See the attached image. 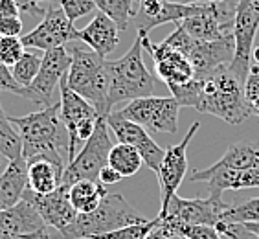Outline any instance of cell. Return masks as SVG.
<instances>
[{
    "label": "cell",
    "mask_w": 259,
    "mask_h": 239,
    "mask_svg": "<svg viewBox=\"0 0 259 239\" xmlns=\"http://www.w3.org/2000/svg\"><path fill=\"white\" fill-rule=\"evenodd\" d=\"M169 90L180 107H191L202 114L217 116L230 125H239L252 116L244 98V83L232 74L228 65L209 74L195 75L188 85Z\"/></svg>",
    "instance_id": "1"
},
{
    "label": "cell",
    "mask_w": 259,
    "mask_h": 239,
    "mask_svg": "<svg viewBox=\"0 0 259 239\" xmlns=\"http://www.w3.org/2000/svg\"><path fill=\"white\" fill-rule=\"evenodd\" d=\"M22 142L26 164L45 158L65 170L68 166V133L59 116V101L26 116H8Z\"/></svg>",
    "instance_id": "2"
},
{
    "label": "cell",
    "mask_w": 259,
    "mask_h": 239,
    "mask_svg": "<svg viewBox=\"0 0 259 239\" xmlns=\"http://www.w3.org/2000/svg\"><path fill=\"white\" fill-rule=\"evenodd\" d=\"M72 63L66 74V85L83 100L89 101L98 114L107 118L109 109V87L110 77L107 70V59L92 52L87 45L70 43L66 45Z\"/></svg>",
    "instance_id": "3"
},
{
    "label": "cell",
    "mask_w": 259,
    "mask_h": 239,
    "mask_svg": "<svg viewBox=\"0 0 259 239\" xmlns=\"http://www.w3.org/2000/svg\"><path fill=\"white\" fill-rule=\"evenodd\" d=\"M144 46L142 35H136L131 50L116 61H107L110 87H109V109L121 101H135L140 98L153 96L155 92V75L151 74L144 63Z\"/></svg>",
    "instance_id": "4"
},
{
    "label": "cell",
    "mask_w": 259,
    "mask_h": 239,
    "mask_svg": "<svg viewBox=\"0 0 259 239\" xmlns=\"http://www.w3.org/2000/svg\"><path fill=\"white\" fill-rule=\"evenodd\" d=\"M142 223H147V219L123 195L109 193L92 214H77L72 226L61 234V239L94 237V235L107 234V232L123 228V226Z\"/></svg>",
    "instance_id": "5"
},
{
    "label": "cell",
    "mask_w": 259,
    "mask_h": 239,
    "mask_svg": "<svg viewBox=\"0 0 259 239\" xmlns=\"http://www.w3.org/2000/svg\"><path fill=\"white\" fill-rule=\"evenodd\" d=\"M165 46L179 50L190 61L195 70V75H204L213 70L226 66L234 59V33L226 35L219 41H199L193 39L180 24H177V30L162 41Z\"/></svg>",
    "instance_id": "6"
},
{
    "label": "cell",
    "mask_w": 259,
    "mask_h": 239,
    "mask_svg": "<svg viewBox=\"0 0 259 239\" xmlns=\"http://www.w3.org/2000/svg\"><path fill=\"white\" fill-rule=\"evenodd\" d=\"M112 149L109 125L107 120L100 118L96 125L94 135L85 142V145L77 151L75 158L63 171L61 184L72 186L79 180H98V175L105 166H109V153Z\"/></svg>",
    "instance_id": "7"
},
{
    "label": "cell",
    "mask_w": 259,
    "mask_h": 239,
    "mask_svg": "<svg viewBox=\"0 0 259 239\" xmlns=\"http://www.w3.org/2000/svg\"><path fill=\"white\" fill-rule=\"evenodd\" d=\"M179 110L180 105L173 96L169 98L147 96V98L129 101L120 110V114L142 125L144 129L151 131V133L175 135L179 131Z\"/></svg>",
    "instance_id": "8"
},
{
    "label": "cell",
    "mask_w": 259,
    "mask_h": 239,
    "mask_svg": "<svg viewBox=\"0 0 259 239\" xmlns=\"http://www.w3.org/2000/svg\"><path fill=\"white\" fill-rule=\"evenodd\" d=\"M226 205L223 197H211L206 199H184L179 193L173 195L169 206L164 214L158 215V219L165 226H177V224H206V226H217L221 221H225Z\"/></svg>",
    "instance_id": "9"
},
{
    "label": "cell",
    "mask_w": 259,
    "mask_h": 239,
    "mask_svg": "<svg viewBox=\"0 0 259 239\" xmlns=\"http://www.w3.org/2000/svg\"><path fill=\"white\" fill-rule=\"evenodd\" d=\"M259 30V8L254 4V0H239L235 10L234 20V59L230 63L232 74L239 81H246L252 66V50H254L255 33Z\"/></svg>",
    "instance_id": "10"
},
{
    "label": "cell",
    "mask_w": 259,
    "mask_h": 239,
    "mask_svg": "<svg viewBox=\"0 0 259 239\" xmlns=\"http://www.w3.org/2000/svg\"><path fill=\"white\" fill-rule=\"evenodd\" d=\"M200 129L199 122H193L190 131L186 133L184 140L177 145H167L164 153V158L160 162V168L156 171L160 182V212L162 215L169 206V201L173 199V195H177L180 184L186 177L188 171V147H190L191 140L197 135V131Z\"/></svg>",
    "instance_id": "11"
},
{
    "label": "cell",
    "mask_w": 259,
    "mask_h": 239,
    "mask_svg": "<svg viewBox=\"0 0 259 239\" xmlns=\"http://www.w3.org/2000/svg\"><path fill=\"white\" fill-rule=\"evenodd\" d=\"M20 41L28 50L48 52L54 50V48L66 46L79 39H77V30L66 19L61 6L52 4L46 11V15L42 17V20L35 26L33 30L28 31L24 37H20Z\"/></svg>",
    "instance_id": "12"
},
{
    "label": "cell",
    "mask_w": 259,
    "mask_h": 239,
    "mask_svg": "<svg viewBox=\"0 0 259 239\" xmlns=\"http://www.w3.org/2000/svg\"><path fill=\"white\" fill-rule=\"evenodd\" d=\"M70 63H72V57H70L66 46L45 52L39 74L33 79V83L28 89H24L26 100L42 105V107H50L55 87L68 74Z\"/></svg>",
    "instance_id": "13"
},
{
    "label": "cell",
    "mask_w": 259,
    "mask_h": 239,
    "mask_svg": "<svg viewBox=\"0 0 259 239\" xmlns=\"http://www.w3.org/2000/svg\"><path fill=\"white\" fill-rule=\"evenodd\" d=\"M138 33L142 35L144 52H147L155 61L156 75L167 85V89L188 85L190 81L195 79L193 66L179 50L165 46L164 43H158V45L151 43L149 33H145V31L138 30Z\"/></svg>",
    "instance_id": "14"
},
{
    "label": "cell",
    "mask_w": 259,
    "mask_h": 239,
    "mask_svg": "<svg viewBox=\"0 0 259 239\" xmlns=\"http://www.w3.org/2000/svg\"><path fill=\"white\" fill-rule=\"evenodd\" d=\"M107 125L109 129H112V133L116 135V138L120 140L121 144L133 145L140 154H142V160L144 164L149 168L151 171H158L160 162L164 158L165 151L156 144L155 140L151 138L149 131L144 129L142 125L131 122V120L123 118L120 114V110H112L109 116H107Z\"/></svg>",
    "instance_id": "15"
},
{
    "label": "cell",
    "mask_w": 259,
    "mask_h": 239,
    "mask_svg": "<svg viewBox=\"0 0 259 239\" xmlns=\"http://www.w3.org/2000/svg\"><path fill=\"white\" fill-rule=\"evenodd\" d=\"M61 89V100H59V116L61 122L65 125L66 133H68V164L75 158L77 154V131L89 122H96L101 118L98 110L92 107L87 100H83L79 94H75L74 90H70L66 85V75L59 83Z\"/></svg>",
    "instance_id": "16"
},
{
    "label": "cell",
    "mask_w": 259,
    "mask_h": 239,
    "mask_svg": "<svg viewBox=\"0 0 259 239\" xmlns=\"http://www.w3.org/2000/svg\"><path fill=\"white\" fill-rule=\"evenodd\" d=\"M68 184H61L59 188L48 195H37L30 188H26L22 199L28 201L39 212L46 226L55 228L59 234H63L66 228L72 226V223L77 217V212L74 210L68 197Z\"/></svg>",
    "instance_id": "17"
},
{
    "label": "cell",
    "mask_w": 259,
    "mask_h": 239,
    "mask_svg": "<svg viewBox=\"0 0 259 239\" xmlns=\"http://www.w3.org/2000/svg\"><path fill=\"white\" fill-rule=\"evenodd\" d=\"M191 182H208V191L211 197H223L226 189H250L259 188V168L252 170H232L213 164L206 170H197L191 173Z\"/></svg>",
    "instance_id": "18"
},
{
    "label": "cell",
    "mask_w": 259,
    "mask_h": 239,
    "mask_svg": "<svg viewBox=\"0 0 259 239\" xmlns=\"http://www.w3.org/2000/svg\"><path fill=\"white\" fill-rule=\"evenodd\" d=\"M77 39L87 45L92 52L107 59V55L118 48L120 43V30L112 19H109L103 13H96L94 19L90 20L85 28L77 30Z\"/></svg>",
    "instance_id": "19"
},
{
    "label": "cell",
    "mask_w": 259,
    "mask_h": 239,
    "mask_svg": "<svg viewBox=\"0 0 259 239\" xmlns=\"http://www.w3.org/2000/svg\"><path fill=\"white\" fill-rule=\"evenodd\" d=\"M0 228L13 235H39L48 232L39 212L28 201H20L8 210H0Z\"/></svg>",
    "instance_id": "20"
},
{
    "label": "cell",
    "mask_w": 259,
    "mask_h": 239,
    "mask_svg": "<svg viewBox=\"0 0 259 239\" xmlns=\"http://www.w3.org/2000/svg\"><path fill=\"white\" fill-rule=\"evenodd\" d=\"M28 188V164L22 156L10 160L4 173L0 175V210H8L22 201Z\"/></svg>",
    "instance_id": "21"
},
{
    "label": "cell",
    "mask_w": 259,
    "mask_h": 239,
    "mask_svg": "<svg viewBox=\"0 0 259 239\" xmlns=\"http://www.w3.org/2000/svg\"><path fill=\"white\" fill-rule=\"evenodd\" d=\"M63 168L50 160L39 158L28 164V188L37 195H48L63 182Z\"/></svg>",
    "instance_id": "22"
},
{
    "label": "cell",
    "mask_w": 259,
    "mask_h": 239,
    "mask_svg": "<svg viewBox=\"0 0 259 239\" xmlns=\"http://www.w3.org/2000/svg\"><path fill=\"white\" fill-rule=\"evenodd\" d=\"M107 195V186L101 184L100 180H79L68 189L70 203L77 214H92Z\"/></svg>",
    "instance_id": "23"
},
{
    "label": "cell",
    "mask_w": 259,
    "mask_h": 239,
    "mask_svg": "<svg viewBox=\"0 0 259 239\" xmlns=\"http://www.w3.org/2000/svg\"><path fill=\"white\" fill-rule=\"evenodd\" d=\"M215 164L232 170H252L259 168V142L257 140H239L226 149Z\"/></svg>",
    "instance_id": "24"
},
{
    "label": "cell",
    "mask_w": 259,
    "mask_h": 239,
    "mask_svg": "<svg viewBox=\"0 0 259 239\" xmlns=\"http://www.w3.org/2000/svg\"><path fill=\"white\" fill-rule=\"evenodd\" d=\"M142 164H144L142 154H140L133 145L121 144V142L112 145V149H110V153H109V166L114 171H118L123 179L138 173Z\"/></svg>",
    "instance_id": "25"
},
{
    "label": "cell",
    "mask_w": 259,
    "mask_h": 239,
    "mask_svg": "<svg viewBox=\"0 0 259 239\" xmlns=\"http://www.w3.org/2000/svg\"><path fill=\"white\" fill-rule=\"evenodd\" d=\"M0 154H4L8 160H15L22 156V142L19 133L11 125L10 118L6 116L2 103H0Z\"/></svg>",
    "instance_id": "26"
},
{
    "label": "cell",
    "mask_w": 259,
    "mask_h": 239,
    "mask_svg": "<svg viewBox=\"0 0 259 239\" xmlns=\"http://www.w3.org/2000/svg\"><path fill=\"white\" fill-rule=\"evenodd\" d=\"M40 63H42V57L39 54H35L33 50H26L24 55L17 61V65L11 68V75H13L17 85H20L22 89H28L39 74Z\"/></svg>",
    "instance_id": "27"
},
{
    "label": "cell",
    "mask_w": 259,
    "mask_h": 239,
    "mask_svg": "<svg viewBox=\"0 0 259 239\" xmlns=\"http://www.w3.org/2000/svg\"><path fill=\"white\" fill-rule=\"evenodd\" d=\"M96 8L112 19L118 26V30L125 31L133 19V0H94Z\"/></svg>",
    "instance_id": "28"
},
{
    "label": "cell",
    "mask_w": 259,
    "mask_h": 239,
    "mask_svg": "<svg viewBox=\"0 0 259 239\" xmlns=\"http://www.w3.org/2000/svg\"><path fill=\"white\" fill-rule=\"evenodd\" d=\"M225 221L239 224L259 223V197H252L237 206H230L225 214Z\"/></svg>",
    "instance_id": "29"
},
{
    "label": "cell",
    "mask_w": 259,
    "mask_h": 239,
    "mask_svg": "<svg viewBox=\"0 0 259 239\" xmlns=\"http://www.w3.org/2000/svg\"><path fill=\"white\" fill-rule=\"evenodd\" d=\"M160 224V219H151L147 223L142 224H131V226H123V228L112 230L107 234L94 235L92 239H145Z\"/></svg>",
    "instance_id": "30"
},
{
    "label": "cell",
    "mask_w": 259,
    "mask_h": 239,
    "mask_svg": "<svg viewBox=\"0 0 259 239\" xmlns=\"http://www.w3.org/2000/svg\"><path fill=\"white\" fill-rule=\"evenodd\" d=\"M160 226L167 228L173 234V237H186V239H223L221 234L213 226L206 224H177V226H165L160 223Z\"/></svg>",
    "instance_id": "31"
},
{
    "label": "cell",
    "mask_w": 259,
    "mask_h": 239,
    "mask_svg": "<svg viewBox=\"0 0 259 239\" xmlns=\"http://www.w3.org/2000/svg\"><path fill=\"white\" fill-rule=\"evenodd\" d=\"M24 52L26 48L20 37H0V63L4 66L13 68Z\"/></svg>",
    "instance_id": "32"
},
{
    "label": "cell",
    "mask_w": 259,
    "mask_h": 239,
    "mask_svg": "<svg viewBox=\"0 0 259 239\" xmlns=\"http://www.w3.org/2000/svg\"><path fill=\"white\" fill-rule=\"evenodd\" d=\"M244 98L248 101L252 114L259 116V65L250 66L248 77L244 81Z\"/></svg>",
    "instance_id": "33"
},
{
    "label": "cell",
    "mask_w": 259,
    "mask_h": 239,
    "mask_svg": "<svg viewBox=\"0 0 259 239\" xmlns=\"http://www.w3.org/2000/svg\"><path fill=\"white\" fill-rule=\"evenodd\" d=\"M59 6L72 24L77 19L89 15V13H92L96 10L94 0H59Z\"/></svg>",
    "instance_id": "34"
},
{
    "label": "cell",
    "mask_w": 259,
    "mask_h": 239,
    "mask_svg": "<svg viewBox=\"0 0 259 239\" xmlns=\"http://www.w3.org/2000/svg\"><path fill=\"white\" fill-rule=\"evenodd\" d=\"M15 2L19 6L20 13L31 17V19L42 20V17L46 15V11L50 8V4H55L57 0H15Z\"/></svg>",
    "instance_id": "35"
},
{
    "label": "cell",
    "mask_w": 259,
    "mask_h": 239,
    "mask_svg": "<svg viewBox=\"0 0 259 239\" xmlns=\"http://www.w3.org/2000/svg\"><path fill=\"white\" fill-rule=\"evenodd\" d=\"M215 230L219 232L221 235H226L230 239H250V232L244 228V224L239 223H228V221H221Z\"/></svg>",
    "instance_id": "36"
},
{
    "label": "cell",
    "mask_w": 259,
    "mask_h": 239,
    "mask_svg": "<svg viewBox=\"0 0 259 239\" xmlns=\"http://www.w3.org/2000/svg\"><path fill=\"white\" fill-rule=\"evenodd\" d=\"M0 92H11V94L24 98V89L17 85L13 75H11V70L2 63H0Z\"/></svg>",
    "instance_id": "37"
},
{
    "label": "cell",
    "mask_w": 259,
    "mask_h": 239,
    "mask_svg": "<svg viewBox=\"0 0 259 239\" xmlns=\"http://www.w3.org/2000/svg\"><path fill=\"white\" fill-rule=\"evenodd\" d=\"M20 33H22V20H20V17L0 19V37H20Z\"/></svg>",
    "instance_id": "38"
},
{
    "label": "cell",
    "mask_w": 259,
    "mask_h": 239,
    "mask_svg": "<svg viewBox=\"0 0 259 239\" xmlns=\"http://www.w3.org/2000/svg\"><path fill=\"white\" fill-rule=\"evenodd\" d=\"M19 15L20 10L15 0H0V19H13Z\"/></svg>",
    "instance_id": "39"
},
{
    "label": "cell",
    "mask_w": 259,
    "mask_h": 239,
    "mask_svg": "<svg viewBox=\"0 0 259 239\" xmlns=\"http://www.w3.org/2000/svg\"><path fill=\"white\" fill-rule=\"evenodd\" d=\"M123 179L118 171H114L110 166H105L103 170L100 171V175H98V180H100L103 186H109V184H116V182H120V180Z\"/></svg>",
    "instance_id": "40"
},
{
    "label": "cell",
    "mask_w": 259,
    "mask_h": 239,
    "mask_svg": "<svg viewBox=\"0 0 259 239\" xmlns=\"http://www.w3.org/2000/svg\"><path fill=\"white\" fill-rule=\"evenodd\" d=\"M175 4H182V6H197V4H211V2H226V4L237 6L239 0H169Z\"/></svg>",
    "instance_id": "41"
},
{
    "label": "cell",
    "mask_w": 259,
    "mask_h": 239,
    "mask_svg": "<svg viewBox=\"0 0 259 239\" xmlns=\"http://www.w3.org/2000/svg\"><path fill=\"white\" fill-rule=\"evenodd\" d=\"M171 237H173V234H171L169 230L158 224V226H156V228L153 230V232H151L145 239H171Z\"/></svg>",
    "instance_id": "42"
},
{
    "label": "cell",
    "mask_w": 259,
    "mask_h": 239,
    "mask_svg": "<svg viewBox=\"0 0 259 239\" xmlns=\"http://www.w3.org/2000/svg\"><path fill=\"white\" fill-rule=\"evenodd\" d=\"M39 235H42V234H39ZM39 235H13V234H8V232H4V230L0 228V239H37Z\"/></svg>",
    "instance_id": "43"
},
{
    "label": "cell",
    "mask_w": 259,
    "mask_h": 239,
    "mask_svg": "<svg viewBox=\"0 0 259 239\" xmlns=\"http://www.w3.org/2000/svg\"><path fill=\"white\" fill-rule=\"evenodd\" d=\"M244 228L248 230L252 235H255V237L259 239V223H246L244 224Z\"/></svg>",
    "instance_id": "44"
},
{
    "label": "cell",
    "mask_w": 259,
    "mask_h": 239,
    "mask_svg": "<svg viewBox=\"0 0 259 239\" xmlns=\"http://www.w3.org/2000/svg\"><path fill=\"white\" fill-rule=\"evenodd\" d=\"M8 164H10V160L6 158L4 154H0V175L4 173V170L8 168Z\"/></svg>",
    "instance_id": "45"
},
{
    "label": "cell",
    "mask_w": 259,
    "mask_h": 239,
    "mask_svg": "<svg viewBox=\"0 0 259 239\" xmlns=\"http://www.w3.org/2000/svg\"><path fill=\"white\" fill-rule=\"evenodd\" d=\"M252 61H254V65H259V46H254V50H252Z\"/></svg>",
    "instance_id": "46"
},
{
    "label": "cell",
    "mask_w": 259,
    "mask_h": 239,
    "mask_svg": "<svg viewBox=\"0 0 259 239\" xmlns=\"http://www.w3.org/2000/svg\"><path fill=\"white\" fill-rule=\"evenodd\" d=\"M39 239H52V237H50V235H48V232H45V234L40 235V237H39Z\"/></svg>",
    "instance_id": "47"
},
{
    "label": "cell",
    "mask_w": 259,
    "mask_h": 239,
    "mask_svg": "<svg viewBox=\"0 0 259 239\" xmlns=\"http://www.w3.org/2000/svg\"><path fill=\"white\" fill-rule=\"evenodd\" d=\"M254 4H255V6H257V8H259V0H254Z\"/></svg>",
    "instance_id": "48"
},
{
    "label": "cell",
    "mask_w": 259,
    "mask_h": 239,
    "mask_svg": "<svg viewBox=\"0 0 259 239\" xmlns=\"http://www.w3.org/2000/svg\"><path fill=\"white\" fill-rule=\"evenodd\" d=\"M81 239H92V237H81Z\"/></svg>",
    "instance_id": "49"
},
{
    "label": "cell",
    "mask_w": 259,
    "mask_h": 239,
    "mask_svg": "<svg viewBox=\"0 0 259 239\" xmlns=\"http://www.w3.org/2000/svg\"><path fill=\"white\" fill-rule=\"evenodd\" d=\"M180 239H186V237H180Z\"/></svg>",
    "instance_id": "50"
},
{
    "label": "cell",
    "mask_w": 259,
    "mask_h": 239,
    "mask_svg": "<svg viewBox=\"0 0 259 239\" xmlns=\"http://www.w3.org/2000/svg\"><path fill=\"white\" fill-rule=\"evenodd\" d=\"M39 237H40V235H39ZM39 237H37V239H39Z\"/></svg>",
    "instance_id": "51"
},
{
    "label": "cell",
    "mask_w": 259,
    "mask_h": 239,
    "mask_svg": "<svg viewBox=\"0 0 259 239\" xmlns=\"http://www.w3.org/2000/svg\"><path fill=\"white\" fill-rule=\"evenodd\" d=\"M57 2H59V0H57Z\"/></svg>",
    "instance_id": "52"
}]
</instances>
